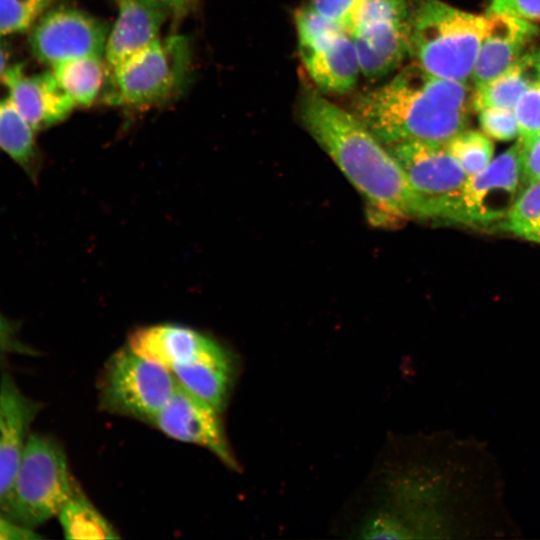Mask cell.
Instances as JSON below:
<instances>
[{
  "instance_id": "6da1fadb",
  "label": "cell",
  "mask_w": 540,
  "mask_h": 540,
  "mask_svg": "<svg viewBox=\"0 0 540 540\" xmlns=\"http://www.w3.org/2000/svg\"><path fill=\"white\" fill-rule=\"evenodd\" d=\"M299 117L373 208L398 218H424L422 199L397 160L354 113L307 91L299 102Z\"/></svg>"
},
{
  "instance_id": "7a4b0ae2",
  "label": "cell",
  "mask_w": 540,
  "mask_h": 540,
  "mask_svg": "<svg viewBox=\"0 0 540 540\" xmlns=\"http://www.w3.org/2000/svg\"><path fill=\"white\" fill-rule=\"evenodd\" d=\"M475 88L431 75L417 63L362 95L354 114L387 147L408 141L447 144L466 129Z\"/></svg>"
},
{
  "instance_id": "3957f363",
  "label": "cell",
  "mask_w": 540,
  "mask_h": 540,
  "mask_svg": "<svg viewBox=\"0 0 540 540\" xmlns=\"http://www.w3.org/2000/svg\"><path fill=\"white\" fill-rule=\"evenodd\" d=\"M486 29V16L440 0H416L409 10V48L415 63L433 76L467 82Z\"/></svg>"
},
{
  "instance_id": "277c9868",
  "label": "cell",
  "mask_w": 540,
  "mask_h": 540,
  "mask_svg": "<svg viewBox=\"0 0 540 540\" xmlns=\"http://www.w3.org/2000/svg\"><path fill=\"white\" fill-rule=\"evenodd\" d=\"M77 487L60 444L44 434L30 433L0 515L35 530L59 514Z\"/></svg>"
},
{
  "instance_id": "5b68a950",
  "label": "cell",
  "mask_w": 540,
  "mask_h": 540,
  "mask_svg": "<svg viewBox=\"0 0 540 540\" xmlns=\"http://www.w3.org/2000/svg\"><path fill=\"white\" fill-rule=\"evenodd\" d=\"M190 65L187 40L182 36L157 39L109 70L108 100L144 106L169 99L184 84Z\"/></svg>"
},
{
  "instance_id": "8992f818",
  "label": "cell",
  "mask_w": 540,
  "mask_h": 540,
  "mask_svg": "<svg viewBox=\"0 0 540 540\" xmlns=\"http://www.w3.org/2000/svg\"><path fill=\"white\" fill-rule=\"evenodd\" d=\"M177 385L169 369L127 346L112 355L103 369L99 381L100 406L151 423Z\"/></svg>"
},
{
  "instance_id": "52a82bcc",
  "label": "cell",
  "mask_w": 540,
  "mask_h": 540,
  "mask_svg": "<svg viewBox=\"0 0 540 540\" xmlns=\"http://www.w3.org/2000/svg\"><path fill=\"white\" fill-rule=\"evenodd\" d=\"M388 148L422 199L424 218L455 221L468 174L447 145L408 141Z\"/></svg>"
},
{
  "instance_id": "ba28073f",
  "label": "cell",
  "mask_w": 540,
  "mask_h": 540,
  "mask_svg": "<svg viewBox=\"0 0 540 540\" xmlns=\"http://www.w3.org/2000/svg\"><path fill=\"white\" fill-rule=\"evenodd\" d=\"M295 24L302 62L316 86L336 93L352 89L361 70L350 34L310 6L295 13Z\"/></svg>"
},
{
  "instance_id": "9c48e42d",
  "label": "cell",
  "mask_w": 540,
  "mask_h": 540,
  "mask_svg": "<svg viewBox=\"0 0 540 540\" xmlns=\"http://www.w3.org/2000/svg\"><path fill=\"white\" fill-rule=\"evenodd\" d=\"M349 34L361 72L381 77L410 52L409 9L404 0H360Z\"/></svg>"
},
{
  "instance_id": "30bf717a",
  "label": "cell",
  "mask_w": 540,
  "mask_h": 540,
  "mask_svg": "<svg viewBox=\"0 0 540 540\" xmlns=\"http://www.w3.org/2000/svg\"><path fill=\"white\" fill-rule=\"evenodd\" d=\"M108 29L90 14L71 7L48 8L29 30V46L50 67L83 56H104Z\"/></svg>"
},
{
  "instance_id": "8fae6325",
  "label": "cell",
  "mask_w": 540,
  "mask_h": 540,
  "mask_svg": "<svg viewBox=\"0 0 540 540\" xmlns=\"http://www.w3.org/2000/svg\"><path fill=\"white\" fill-rule=\"evenodd\" d=\"M521 161L517 142L481 172L468 176L455 221L487 225L504 218L522 192Z\"/></svg>"
},
{
  "instance_id": "7c38bea8",
  "label": "cell",
  "mask_w": 540,
  "mask_h": 540,
  "mask_svg": "<svg viewBox=\"0 0 540 540\" xmlns=\"http://www.w3.org/2000/svg\"><path fill=\"white\" fill-rule=\"evenodd\" d=\"M219 415L178 384L151 423L171 438L206 447L228 467L237 469Z\"/></svg>"
},
{
  "instance_id": "4fadbf2b",
  "label": "cell",
  "mask_w": 540,
  "mask_h": 540,
  "mask_svg": "<svg viewBox=\"0 0 540 540\" xmlns=\"http://www.w3.org/2000/svg\"><path fill=\"white\" fill-rule=\"evenodd\" d=\"M128 347L140 356L167 369L194 362H220L231 359L212 339L190 328L154 325L132 333Z\"/></svg>"
},
{
  "instance_id": "5bb4252c",
  "label": "cell",
  "mask_w": 540,
  "mask_h": 540,
  "mask_svg": "<svg viewBox=\"0 0 540 540\" xmlns=\"http://www.w3.org/2000/svg\"><path fill=\"white\" fill-rule=\"evenodd\" d=\"M42 405L22 392L7 372L0 377V506L18 471L30 427Z\"/></svg>"
},
{
  "instance_id": "9a60e30c",
  "label": "cell",
  "mask_w": 540,
  "mask_h": 540,
  "mask_svg": "<svg viewBox=\"0 0 540 540\" xmlns=\"http://www.w3.org/2000/svg\"><path fill=\"white\" fill-rule=\"evenodd\" d=\"M4 79L13 103L35 132L61 122L76 107L51 71L30 74L15 64L7 68Z\"/></svg>"
},
{
  "instance_id": "2e32d148",
  "label": "cell",
  "mask_w": 540,
  "mask_h": 540,
  "mask_svg": "<svg viewBox=\"0 0 540 540\" xmlns=\"http://www.w3.org/2000/svg\"><path fill=\"white\" fill-rule=\"evenodd\" d=\"M537 33L530 21L503 13H487L482 38L471 79L481 88L508 70L524 53Z\"/></svg>"
},
{
  "instance_id": "e0dca14e",
  "label": "cell",
  "mask_w": 540,
  "mask_h": 540,
  "mask_svg": "<svg viewBox=\"0 0 540 540\" xmlns=\"http://www.w3.org/2000/svg\"><path fill=\"white\" fill-rule=\"evenodd\" d=\"M118 14L105 46L107 69L159 39L168 10L158 0H117Z\"/></svg>"
},
{
  "instance_id": "ac0fdd59",
  "label": "cell",
  "mask_w": 540,
  "mask_h": 540,
  "mask_svg": "<svg viewBox=\"0 0 540 540\" xmlns=\"http://www.w3.org/2000/svg\"><path fill=\"white\" fill-rule=\"evenodd\" d=\"M540 85V49L524 52L502 75L475 89L474 109H512L527 90Z\"/></svg>"
},
{
  "instance_id": "d6986e66",
  "label": "cell",
  "mask_w": 540,
  "mask_h": 540,
  "mask_svg": "<svg viewBox=\"0 0 540 540\" xmlns=\"http://www.w3.org/2000/svg\"><path fill=\"white\" fill-rule=\"evenodd\" d=\"M169 370L180 386L218 412H222L234 379V365L231 359L176 365Z\"/></svg>"
},
{
  "instance_id": "ffe728a7",
  "label": "cell",
  "mask_w": 540,
  "mask_h": 540,
  "mask_svg": "<svg viewBox=\"0 0 540 540\" xmlns=\"http://www.w3.org/2000/svg\"><path fill=\"white\" fill-rule=\"evenodd\" d=\"M0 149L23 169L34 166L35 131L13 103L4 74L0 78Z\"/></svg>"
},
{
  "instance_id": "44dd1931",
  "label": "cell",
  "mask_w": 540,
  "mask_h": 540,
  "mask_svg": "<svg viewBox=\"0 0 540 540\" xmlns=\"http://www.w3.org/2000/svg\"><path fill=\"white\" fill-rule=\"evenodd\" d=\"M103 56H83L51 66V72L76 107H87L97 98L106 73Z\"/></svg>"
},
{
  "instance_id": "7402d4cb",
  "label": "cell",
  "mask_w": 540,
  "mask_h": 540,
  "mask_svg": "<svg viewBox=\"0 0 540 540\" xmlns=\"http://www.w3.org/2000/svg\"><path fill=\"white\" fill-rule=\"evenodd\" d=\"M68 539H116L113 526L93 506L85 494L76 488L57 515Z\"/></svg>"
},
{
  "instance_id": "603a6c76",
  "label": "cell",
  "mask_w": 540,
  "mask_h": 540,
  "mask_svg": "<svg viewBox=\"0 0 540 540\" xmlns=\"http://www.w3.org/2000/svg\"><path fill=\"white\" fill-rule=\"evenodd\" d=\"M446 145L468 176L485 169L493 156V144L484 134L477 131L464 130Z\"/></svg>"
},
{
  "instance_id": "cb8c5ba5",
  "label": "cell",
  "mask_w": 540,
  "mask_h": 540,
  "mask_svg": "<svg viewBox=\"0 0 540 540\" xmlns=\"http://www.w3.org/2000/svg\"><path fill=\"white\" fill-rule=\"evenodd\" d=\"M503 227L534 241L540 229V181L525 188L506 215Z\"/></svg>"
},
{
  "instance_id": "d4e9b609",
  "label": "cell",
  "mask_w": 540,
  "mask_h": 540,
  "mask_svg": "<svg viewBox=\"0 0 540 540\" xmlns=\"http://www.w3.org/2000/svg\"><path fill=\"white\" fill-rule=\"evenodd\" d=\"M54 0H0V38L27 32Z\"/></svg>"
},
{
  "instance_id": "484cf974",
  "label": "cell",
  "mask_w": 540,
  "mask_h": 540,
  "mask_svg": "<svg viewBox=\"0 0 540 540\" xmlns=\"http://www.w3.org/2000/svg\"><path fill=\"white\" fill-rule=\"evenodd\" d=\"M522 153L540 138V85L523 93L514 106Z\"/></svg>"
},
{
  "instance_id": "4316f807",
  "label": "cell",
  "mask_w": 540,
  "mask_h": 540,
  "mask_svg": "<svg viewBox=\"0 0 540 540\" xmlns=\"http://www.w3.org/2000/svg\"><path fill=\"white\" fill-rule=\"evenodd\" d=\"M483 131L493 139L509 141L517 137L518 124L512 109L485 107L480 110Z\"/></svg>"
},
{
  "instance_id": "83f0119b",
  "label": "cell",
  "mask_w": 540,
  "mask_h": 540,
  "mask_svg": "<svg viewBox=\"0 0 540 540\" xmlns=\"http://www.w3.org/2000/svg\"><path fill=\"white\" fill-rule=\"evenodd\" d=\"M360 0H311L310 6L349 33Z\"/></svg>"
},
{
  "instance_id": "f1b7e54d",
  "label": "cell",
  "mask_w": 540,
  "mask_h": 540,
  "mask_svg": "<svg viewBox=\"0 0 540 540\" xmlns=\"http://www.w3.org/2000/svg\"><path fill=\"white\" fill-rule=\"evenodd\" d=\"M15 354L36 355V351L21 340L18 325L0 311V362Z\"/></svg>"
},
{
  "instance_id": "f546056e",
  "label": "cell",
  "mask_w": 540,
  "mask_h": 540,
  "mask_svg": "<svg viewBox=\"0 0 540 540\" xmlns=\"http://www.w3.org/2000/svg\"><path fill=\"white\" fill-rule=\"evenodd\" d=\"M487 13L509 14L530 22L540 20V0H492Z\"/></svg>"
},
{
  "instance_id": "4dcf8cb0",
  "label": "cell",
  "mask_w": 540,
  "mask_h": 540,
  "mask_svg": "<svg viewBox=\"0 0 540 540\" xmlns=\"http://www.w3.org/2000/svg\"><path fill=\"white\" fill-rule=\"evenodd\" d=\"M540 181V138L526 152L522 153L521 185L522 191Z\"/></svg>"
},
{
  "instance_id": "1f68e13d",
  "label": "cell",
  "mask_w": 540,
  "mask_h": 540,
  "mask_svg": "<svg viewBox=\"0 0 540 540\" xmlns=\"http://www.w3.org/2000/svg\"><path fill=\"white\" fill-rule=\"evenodd\" d=\"M34 530L16 525L0 515V540H30L38 539Z\"/></svg>"
},
{
  "instance_id": "d6a6232c",
  "label": "cell",
  "mask_w": 540,
  "mask_h": 540,
  "mask_svg": "<svg viewBox=\"0 0 540 540\" xmlns=\"http://www.w3.org/2000/svg\"><path fill=\"white\" fill-rule=\"evenodd\" d=\"M168 12L176 16L185 14L193 3V0H158Z\"/></svg>"
},
{
  "instance_id": "836d02e7",
  "label": "cell",
  "mask_w": 540,
  "mask_h": 540,
  "mask_svg": "<svg viewBox=\"0 0 540 540\" xmlns=\"http://www.w3.org/2000/svg\"><path fill=\"white\" fill-rule=\"evenodd\" d=\"M9 52L3 42L0 40V78L9 67Z\"/></svg>"
},
{
  "instance_id": "e575fe53",
  "label": "cell",
  "mask_w": 540,
  "mask_h": 540,
  "mask_svg": "<svg viewBox=\"0 0 540 540\" xmlns=\"http://www.w3.org/2000/svg\"><path fill=\"white\" fill-rule=\"evenodd\" d=\"M534 241L540 242V229H539V231L537 232V234H536V236H535V238H534Z\"/></svg>"
}]
</instances>
